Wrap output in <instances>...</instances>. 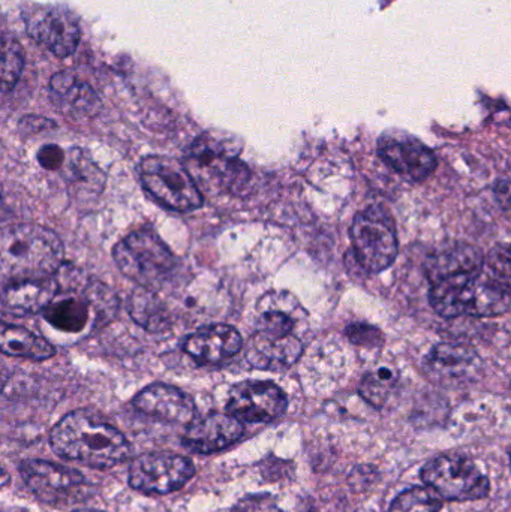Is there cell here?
Masks as SVG:
<instances>
[{"mask_svg": "<svg viewBox=\"0 0 511 512\" xmlns=\"http://www.w3.org/2000/svg\"><path fill=\"white\" fill-rule=\"evenodd\" d=\"M23 53L20 45L12 39L3 38L2 84L3 90L12 89L23 71Z\"/></svg>", "mask_w": 511, "mask_h": 512, "instance_id": "obj_26", "label": "cell"}, {"mask_svg": "<svg viewBox=\"0 0 511 512\" xmlns=\"http://www.w3.org/2000/svg\"><path fill=\"white\" fill-rule=\"evenodd\" d=\"M347 336L351 342L362 346H377L383 339V334L377 327L366 324H353L347 328Z\"/></svg>", "mask_w": 511, "mask_h": 512, "instance_id": "obj_28", "label": "cell"}, {"mask_svg": "<svg viewBox=\"0 0 511 512\" xmlns=\"http://www.w3.org/2000/svg\"><path fill=\"white\" fill-rule=\"evenodd\" d=\"M72 512H101V511H95V510H77Z\"/></svg>", "mask_w": 511, "mask_h": 512, "instance_id": "obj_32", "label": "cell"}, {"mask_svg": "<svg viewBox=\"0 0 511 512\" xmlns=\"http://www.w3.org/2000/svg\"><path fill=\"white\" fill-rule=\"evenodd\" d=\"M245 427L240 420L230 414H210L194 420L183 435V447L192 453H221L242 439Z\"/></svg>", "mask_w": 511, "mask_h": 512, "instance_id": "obj_14", "label": "cell"}, {"mask_svg": "<svg viewBox=\"0 0 511 512\" xmlns=\"http://www.w3.org/2000/svg\"><path fill=\"white\" fill-rule=\"evenodd\" d=\"M396 384H398V375L395 370L390 367H380L363 378L359 393L369 405L380 409L386 405Z\"/></svg>", "mask_w": 511, "mask_h": 512, "instance_id": "obj_24", "label": "cell"}, {"mask_svg": "<svg viewBox=\"0 0 511 512\" xmlns=\"http://www.w3.org/2000/svg\"><path fill=\"white\" fill-rule=\"evenodd\" d=\"M54 454L95 469H110L131 457L132 447L120 430L87 409L69 412L50 433Z\"/></svg>", "mask_w": 511, "mask_h": 512, "instance_id": "obj_1", "label": "cell"}, {"mask_svg": "<svg viewBox=\"0 0 511 512\" xmlns=\"http://www.w3.org/2000/svg\"><path fill=\"white\" fill-rule=\"evenodd\" d=\"M30 38L44 45L54 56H71L80 42V27L65 9L33 5L23 11Z\"/></svg>", "mask_w": 511, "mask_h": 512, "instance_id": "obj_11", "label": "cell"}, {"mask_svg": "<svg viewBox=\"0 0 511 512\" xmlns=\"http://www.w3.org/2000/svg\"><path fill=\"white\" fill-rule=\"evenodd\" d=\"M89 318V304L83 298L68 295L54 298L53 303L45 309V319L57 330L81 331Z\"/></svg>", "mask_w": 511, "mask_h": 512, "instance_id": "obj_21", "label": "cell"}, {"mask_svg": "<svg viewBox=\"0 0 511 512\" xmlns=\"http://www.w3.org/2000/svg\"><path fill=\"white\" fill-rule=\"evenodd\" d=\"M242 147L236 135L215 129L204 132L189 147V165L198 171L201 182H215L219 188H236L249 179L248 167L239 161Z\"/></svg>", "mask_w": 511, "mask_h": 512, "instance_id": "obj_5", "label": "cell"}, {"mask_svg": "<svg viewBox=\"0 0 511 512\" xmlns=\"http://www.w3.org/2000/svg\"><path fill=\"white\" fill-rule=\"evenodd\" d=\"M509 457H510V468H511V448H510V451H509Z\"/></svg>", "mask_w": 511, "mask_h": 512, "instance_id": "obj_34", "label": "cell"}, {"mask_svg": "<svg viewBox=\"0 0 511 512\" xmlns=\"http://www.w3.org/2000/svg\"><path fill=\"white\" fill-rule=\"evenodd\" d=\"M129 312L134 321L146 330L161 331L168 327L167 310L152 289L141 288L135 291L129 303Z\"/></svg>", "mask_w": 511, "mask_h": 512, "instance_id": "obj_22", "label": "cell"}, {"mask_svg": "<svg viewBox=\"0 0 511 512\" xmlns=\"http://www.w3.org/2000/svg\"><path fill=\"white\" fill-rule=\"evenodd\" d=\"M195 466L188 457L173 453L138 456L129 466V486L146 495H168L194 478Z\"/></svg>", "mask_w": 511, "mask_h": 512, "instance_id": "obj_9", "label": "cell"}, {"mask_svg": "<svg viewBox=\"0 0 511 512\" xmlns=\"http://www.w3.org/2000/svg\"><path fill=\"white\" fill-rule=\"evenodd\" d=\"M215 512H242L240 510H234V508H227V510H219Z\"/></svg>", "mask_w": 511, "mask_h": 512, "instance_id": "obj_31", "label": "cell"}, {"mask_svg": "<svg viewBox=\"0 0 511 512\" xmlns=\"http://www.w3.org/2000/svg\"><path fill=\"white\" fill-rule=\"evenodd\" d=\"M288 399L270 381H243L228 394L227 412L246 423H272L285 414Z\"/></svg>", "mask_w": 511, "mask_h": 512, "instance_id": "obj_10", "label": "cell"}, {"mask_svg": "<svg viewBox=\"0 0 511 512\" xmlns=\"http://www.w3.org/2000/svg\"><path fill=\"white\" fill-rule=\"evenodd\" d=\"M14 512H29V511H26V510H15Z\"/></svg>", "mask_w": 511, "mask_h": 512, "instance_id": "obj_33", "label": "cell"}, {"mask_svg": "<svg viewBox=\"0 0 511 512\" xmlns=\"http://www.w3.org/2000/svg\"><path fill=\"white\" fill-rule=\"evenodd\" d=\"M302 352V342L293 333L258 328L246 345V360L254 369L281 372L293 366Z\"/></svg>", "mask_w": 511, "mask_h": 512, "instance_id": "obj_15", "label": "cell"}, {"mask_svg": "<svg viewBox=\"0 0 511 512\" xmlns=\"http://www.w3.org/2000/svg\"><path fill=\"white\" fill-rule=\"evenodd\" d=\"M495 197L506 210H511V180L498 182L495 186Z\"/></svg>", "mask_w": 511, "mask_h": 512, "instance_id": "obj_30", "label": "cell"}, {"mask_svg": "<svg viewBox=\"0 0 511 512\" xmlns=\"http://www.w3.org/2000/svg\"><path fill=\"white\" fill-rule=\"evenodd\" d=\"M485 262V254L468 243H446L435 249L425 262L429 300L435 312L444 318L467 315L471 291Z\"/></svg>", "mask_w": 511, "mask_h": 512, "instance_id": "obj_2", "label": "cell"}, {"mask_svg": "<svg viewBox=\"0 0 511 512\" xmlns=\"http://www.w3.org/2000/svg\"><path fill=\"white\" fill-rule=\"evenodd\" d=\"M242 348V336L230 325H210L186 339L185 351L201 364H219Z\"/></svg>", "mask_w": 511, "mask_h": 512, "instance_id": "obj_17", "label": "cell"}, {"mask_svg": "<svg viewBox=\"0 0 511 512\" xmlns=\"http://www.w3.org/2000/svg\"><path fill=\"white\" fill-rule=\"evenodd\" d=\"M420 477L444 501H480L491 492L489 478L477 468L473 460L461 454L434 457L423 466Z\"/></svg>", "mask_w": 511, "mask_h": 512, "instance_id": "obj_7", "label": "cell"}, {"mask_svg": "<svg viewBox=\"0 0 511 512\" xmlns=\"http://www.w3.org/2000/svg\"><path fill=\"white\" fill-rule=\"evenodd\" d=\"M132 405L141 414L174 424H191L197 412L185 391L167 384L149 385L134 397Z\"/></svg>", "mask_w": 511, "mask_h": 512, "instance_id": "obj_16", "label": "cell"}, {"mask_svg": "<svg viewBox=\"0 0 511 512\" xmlns=\"http://www.w3.org/2000/svg\"><path fill=\"white\" fill-rule=\"evenodd\" d=\"M0 348L5 354L30 360H48L53 357L54 348L44 337L32 333L23 327L3 324L0 331Z\"/></svg>", "mask_w": 511, "mask_h": 512, "instance_id": "obj_19", "label": "cell"}, {"mask_svg": "<svg viewBox=\"0 0 511 512\" xmlns=\"http://www.w3.org/2000/svg\"><path fill=\"white\" fill-rule=\"evenodd\" d=\"M485 267L511 292V245H500L492 249L486 256Z\"/></svg>", "mask_w": 511, "mask_h": 512, "instance_id": "obj_27", "label": "cell"}, {"mask_svg": "<svg viewBox=\"0 0 511 512\" xmlns=\"http://www.w3.org/2000/svg\"><path fill=\"white\" fill-rule=\"evenodd\" d=\"M143 188L161 206L176 212L200 209L203 195L188 168L168 156H147L140 164Z\"/></svg>", "mask_w": 511, "mask_h": 512, "instance_id": "obj_6", "label": "cell"}, {"mask_svg": "<svg viewBox=\"0 0 511 512\" xmlns=\"http://www.w3.org/2000/svg\"><path fill=\"white\" fill-rule=\"evenodd\" d=\"M38 162L45 170H59L63 162V152L57 146H45L39 150Z\"/></svg>", "mask_w": 511, "mask_h": 512, "instance_id": "obj_29", "label": "cell"}, {"mask_svg": "<svg viewBox=\"0 0 511 512\" xmlns=\"http://www.w3.org/2000/svg\"><path fill=\"white\" fill-rule=\"evenodd\" d=\"M59 283L48 279L14 280L9 282L3 294L6 306L21 313H38L47 309L57 297Z\"/></svg>", "mask_w": 511, "mask_h": 512, "instance_id": "obj_18", "label": "cell"}, {"mask_svg": "<svg viewBox=\"0 0 511 512\" xmlns=\"http://www.w3.org/2000/svg\"><path fill=\"white\" fill-rule=\"evenodd\" d=\"M50 89L60 107L75 111V113H89V111L95 110L96 102H98V98L90 86L83 81H78L69 72H60V74L54 75Z\"/></svg>", "mask_w": 511, "mask_h": 512, "instance_id": "obj_20", "label": "cell"}, {"mask_svg": "<svg viewBox=\"0 0 511 512\" xmlns=\"http://www.w3.org/2000/svg\"><path fill=\"white\" fill-rule=\"evenodd\" d=\"M350 236L357 264L368 273L387 270L398 256L395 224L381 207H369L357 213Z\"/></svg>", "mask_w": 511, "mask_h": 512, "instance_id": "obj_8", "label": "cell"}, {"mask_svg": "<svg viewBox=\"0 0 511 512\" xmlns=\"http://www.w3.org/2000/svg\"><path fill=\"white\" fill-rule=\"evenodd\" d=\"M113 255L119 270L141 288H161L177 268L176 256L152 231L129 234L117 243Z\"/></svg>", "mask_w": 511, "mask_h": 512, "instance_id": "obj_4", "label": "cell"}, {"mask_svg": "<svg viewBox=\"0 0 511 512\" xmlns=\"http://www.w3.org/2000/svg\"><path fill=\"white\" fill-rule=\"evenodd\" d=\"M476 354L465 346L438 345L428 357V366L438 375H459L473 366Z\"/></svg>", "mask_w": 511, "mask_h": 512, "instance_id": "obj_23", "label": "cell"}, {"mask_svg": "<svg viewBox=\"0 0 511 512\" xmlns=\"http://www.w3.org/2000/svg\"><path fill=\"white\" fill-rule=\"evenodd\" d=\"M62 242L41 225H14L3 231L0 240V265L3 279H48L63 264Z\"/></svg>", "mask_w": 511, "mask_h": 512, "instance_id": "obj_3", "label": "cell"}, {"mask_svg": "<svg viewBox=\"0 0 511 512\" xmlns=\"http://www.w3.org/2000/svg\"><path fill=\"white\" fill-rule=\"evenodd\" d=\"M443 498L431 487H413L396 496L389 512H440Z\"/></svg>", "mask_w": 511, "mask_h": 512, "instance_id": "obj_25", "label": "cell"}, {"mask_svg": "<svg viewBox=\"0 0 511 512\" xmlns=\"http://www.w3.org/2000/svg\"><path fill=\"white\" fill-rule=\"evenodd\" d=\"M378 155L410 182L428 179L437 168V156L419 138L402 131H387L378 140Z\"/></svg>", "mask_w": 511, "mask_h": 512, "instance_id": "obj_12", "label": "cell"}, {"mask_svg": "<svg viewBox=\"0 0 511 512\" xmlns=\"http://www.w3.org/2000/svg\"><path fill=\"white\" fill-rule=\"evenodd\" d=\"M20 475L30 492L45 504L66 501L86 484L84 475L77 469L38 459L21 462Z\"/></svg>", "mask_w": 511, "mask_h": 512, "instance_id": "obj_13", "label": "cell"}]
</instances>
